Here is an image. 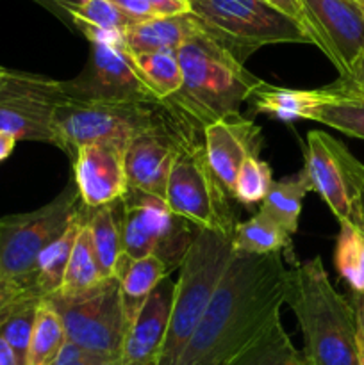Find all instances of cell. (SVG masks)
Here are the masks:
<instances>
[{
    "label": "cell",
    "mask_w": 364,
    "mask_h": 365,
    "mask_svg": "<svg viewBox=\"0 0 364 365\" xmlns=\"http://www.w3.org/2000/svg\"><path fill=\"white\" fill-rule=\"evenodd\" d=\"M288 278L282 253H234L177 365H227L234 360L280 317Z\"/></svg>",
    "instance_id": "1"
},
{
    "label": "cell",
    "mask_w": 364,
    "mask_h": 365,
    "mask_svg": "<svg viewBox=\"0 0 364 365\" xmlns=\"http://www.w3.org/2000/svg\"><path fill=\"white\" fill-rule=\"evenodd\" d=\"M177 57L182 88L161 102V107L178 125L200 134L213 121L239 113L241 103L248 102L263 82L203 29L178 46Z\"/></svg>",
    "instance_id": "2"
},
{
    "label": "cell",
    "mask_w": 364,
    "mask_h": 365,
    "mask_svg": "<svg viewBox=\"0 0 364 365\" xmlns=\"http://www.w3.org/2000/svg\"><path fill=\"white\" fill-rule=\"evenodd\" d=\"M285 303L302 330L307 365H360L355 310L332 285L321 257L289 269Z\"/></svg>",
    "instance_id": "3"
},
{
    "label": "cell",
    "mask_w": 364,
    "mask_h": 365,
    "mask_svg": "<svg viewBox=\"0 0 364 365\" xmlns=\"http://www.w3.org/2000/svg\"><path fill=\"white\" fill-rule=\"evenodd\" d=\"M163 114L177 134V153L168 177L166 205L196 230L232 239L238 225L232 196L207 160L203 134L178 125L164 110Z\"/></svg>",
    "instance_id": "4"
},
{
    "label": "cell",
    "mask_w": 364,
    "mask_h": 365,
    "mask_svg": "<svg viewBox=\"0 0 364 365\" xmlns=\"http://www.w3.org/2000/svg\"><path fill=\"white\" fill-rule=\"evenodd\" d=\"M232 257L231 237L207 230L195 232L191 246L178 266L181 273L175 282L170 321L157 365H177Z\"/></svg>",
    "instance_id": "5"
},
{
    "label": "cell",
    "mask_w": 364,
    "mask_h": 365,
    "mask_svg": "<svg viewBox=\"0 0 364 365\" xmlns=\"http://www.w3.org/2000/svg\"><path fill=\"white\" fill-rule=\"evenodd\" d=\"M189 6L203 32L243 64L266 45H313L305 29L268 0H189Z\"/></svg>",
    "instance_id": "6"
},
{
    "label": "cell",
    "mask_w": 364,
    "mask_h": 365,
    "mask_svg": "<svg viewBox=\"0 0 364 365\" xmlns=\"http://www.w3.org/2000/svg\"><path fill=\"white\" fill-rule=\"evenodd\" d=\"M159 121V103L81 98L68 93L54 110L52 145L74 159L81 146L103 141L127 145L134 135L150 130Z\"/></svg>",
    "instance_id": "7"
},
{
    "label": "cell",
    "mask_w": 364,
    "mask_h": 365,
    "mask_svg": "<svg viewBox=\"0 0 364 365\" xmlns=\"http://www.w3.org/2000/svg\"><path fill=\"white\" fill-rule=\"evenodd\" d=\"M81 209L77 185L70 184L32 212L0 217V277L34 296L32 280L39 255L66 230Z\"/></svg>",
    "instance_id": "8"
},
{
    "label": "cell",
    "mask_w": 364,
    "mask_h": 365,
    "mask_svg": "<svg viewBox=\"0 0 364 365\" xmlns=\"http://www.w3.org/2000/svg\"><path fill=\"white\" fill-rule=\"evenodd\" d=\"M46 302L52 303L59 314L68 341L93 355L120 360L132 319L116 278L106 280L98 289L81 298L52 296Z\"/></svg>",
    "instance_id": "9"
},
{
    "label": "cell",
    "mask_w": 364,
    "mask_h": 365,
    "mask_svg": "<svg viewBox=\"0 0 364 365\" xmlns=\"http://www.w3.org/2000/svg\"><path fill=\"white\" fill-rule=\"evenodd\" d=\"M120 228L128 259L157 255L168 271L181 266L195 237V227L175 216L166 202L128 189L120 200Z\"/></svg>",
    "instance_id": "10"
},
{
    "label": "cell",
    "mask_w": 364,
    "mask_h": 365,
    "mask_svg": "<svg viewBox=\"0 0 364 365\" xmlns=\"http://www.w3.org/2000/svg\"><path fill=\"white\" fill-rule=\"evenodd\" d=\"M68 96L66 82L7 70L0 81V130L20 141L54 143L56 107Z\"/></svg>",
    "instance_id": "11"
},
{
    "label": "cell",
    "mask_w": 364,
    "mask_h": 365,
    "mask_svg": "<svg viewBox=\"0 0 364 365\" xmlns=\"http://www.w3.org/2000/svg\"><path fill=\"white\" fill-rule=\"evenodd\" d=\"M91 56L86 70L66 82L68 93L81 98L114 100V102L161 103L125 50L121 36L91 39Z\"/></svg>",
    "instance_id": "12"
},
{
    "label": "cell",
    "mask_w": 364,
    "mask_h": 365,
    "mask_svg": "<svg viewBox=\"0 0 364 365\" xmlns=\"http://www.w3.org/2000/svg\"><path fill=\"white\" fill-rule=\"evenodd\" d=\"M305 29L338 70L339 78L352 75L364 57V6L359 0H300Z\"/></svg>",
    "instance_id": "13"
},
{
    "label": "cell",
    "mask_w": 364,
    "mask_h": 365,
    "mask_svg": "<svg viewBox=\"0 0 364 365\" xmlns=\"http://www.w3.org/2000/svg\"><path fill=\"white\" fill-rule=\"evenodd\" d=\"M359 160L323 130L307 134L305 170L310 187L321 196L339 225L352 220V191Z\"/></svg>",
    "instance_id": "14"
},
{
    "label": "cell",
    "mask_w": 364,
    "mask_h": 365,
    "mask_svg": "<svg viewBox=\"0 0 364 365\" xmlns=\"http://www.w3.org/2000/svg\"><path fill=\"white\" fill-rule=\"evenodd\" d=\"M175 153L177 134L161 109L159 125L134 135L125 146V178L128 189L166 202L168 177Z\"/></svg>",
    "instance_id": "15"
},
{
    "label": "cell",
    "mask_w": 364,
    "mask_h": 365,
    "mask_svg": "<svg viewBox=\"0 0 364 365\" xmlns=\"http://www.w3.org/2000/svg\"><path fill=\"white\" fill-rule=\"evenodd\" d=\"M125 143L103 141L77 150L74 177L86 209L95 210L120 202L128 191L125 178Z\"/></svg>",
    "instance_id": "16"
},
{
    "label": "cell",
    "mask_w": 364,
    "mask_h": 365,
    "mask_svg": "<svg viewBox=\"0 0 364 365\" xmlns=\"http://www.w3.org/2000/svg\"><path fill=\"white\" fill-rule=\"evenodd\" d=\"M264 138L253 120L231 113L203 128V148L218 180L232 196L236 177L248 157H261Z\"/></svg>",
    "instance_id": "17"
},
{
    "label": "cell",
    "mask_w": 364,
    "mask_h": 365,
    "mask_svg": "<svg viewBox=\"0 0 364 365\" xmlns=\"http://www.w3.org/2000/svg\"><path fill=\"white\" fill-rule=\"evenodd\" d=\"M173 289V282L164 278L143 302L128 324L118 365H157L170 321Z\"/></svg>",
    "instance_id": "18"
},
{
    "label": "cell",
    "mask_w": 364,
    "mask_h": 365,
    "mask_svg": "<svg viewBox=\"0 0 364 365\" xmlns=\"http://www.w3.org/2000/svg\"><path fill=\"white\" fill-rule=\"evenodd\" d=\"M200 31L202 27L193 13L152 18L125 29L121 34V43L132 56L161 52V50H177Z\"/></svg>",
    "instance_id": "19"
},
{
    "label": "cell",
    "mask_w": 364,
    "mask_h": 365,
    "mask_svg": "<svg viewBox=\"0 0 364 365\" xmlns=\"http://www.w3.org/2000/svg\"><path fill=\"white\" fill-rule=\"evenodd\" d=\"M86 220H88V209L82 205V209L71 220L66 230L52 245L46 246L39 255L38 262H36L34 280H32V294L41 302L59 292L61 285H63L64 271H66L68 260L71 255V248H74L79 230L86 223Z\"/></svg>",
    "instance_id": "20"
},
{
    "label": "cell",
    "mask_w": 364,
    "mask_h": 365,
    "mask_svg": "<svg viewBox=\"0 0 364 365\" xmlns=\"http://www.w3.org/2000/svg\"><path fill=\"white\" fill-rule=\"evenodd\" d=\"M293 235H289L278 223L266 214L259 212L250 220L236 225L232 235V252L236 255H270L282 253L285 260L296 266L293 257Z\"/></svg>",
    "instance_id": "21"
},
{
    "label": "cell",
    "mask_w": 364,
    "mask_h": 365,
    "mask_svg": "<svg viewBox=\"0 0 364 365\" xmlns=\"http://www.w3.org/2000/svg\"><path fill=\"white\" fill-rule=\"evenodd\" d=\"M118 205L120 202L102 207V209H88L89 237H91V246L100 266V273L106 280L116 278L127 260L123 242H121L120 217L116 214Z\"/></svg>",
    "instance_id": "22"
},
{
    "label": "cell",
    "mask_w": 364,
    "mask_h": 365,
    "mask_svg": "<svg viewBox=\"0 0 364 365\" xmlns=\"http://www.w3.org/2000/svg\"><path fill=\"white\" fill-rule=\"evenodd\" d=\"M321 100L320 89H289L261 82L253 89L248 102L257 113L268 114L282 121L310 120V114Z\"/></svg>",
    "instance_id": "23"
},
{
    "label": "cell",
    "mask_w": 364,
    "mask_h": 365,
    "mask_svg": "<svg viewBox=\"0 0 364 365\" xmlns=\"http://www.w3.org/2000/svg\"><path fill=\"white\" fill-rule=\"evenodd\" d=\"M310 191L313 187H310L309 177L302 168L298 173L273 180L266 198L261 202L259 210L271 217L275 223L280 225L289 235H295L298 232L303 198Z\"/></svg>",
    "instance_id": "24"
},
{
    "label": "cell",
    "mask_w": 364,
    "mask_h": 365,
    "mask_svg": "<svg viewBox=\"0 0 364 365\" xmlns=\"http://www.w3.org/2000/svg\"><path fill=\"white\" fill-rule=\"evenodd\" d=\"M103 282H106V278L100 273V266L96 262L91 237H89L88 220H86L74 242L70 260H68L66 271H64L63 285L56 296L66 299L81 298V296H86L98 289Z\"/></svg>",
    "instance_id": "25"
},
{
    "label": "cell",
    "mask_w": 364,
    "mask_h": 365,
    "mask_svg": "<svg viewBox=\"0 0 364 365\" xmlns=\"http://www.w3.org/2000/svg\"><path fill=\"white\" fill-rule=\"evenodd\" d=\"M168 274H170V271H168L166 264L157 255H146L143 259L136 260L127 257L116 280L120 284L121 294L125 298V305H127L131 319H134L143 302L148 298L150 292L164 278H168Z\"/></svg>",
    "instance_id": "26"
},
{
    "label": "cell",
    "mask_w": 364,
    "mask_h": 365,
    "mask_svg": "<svg viewBox=\"0 0 364 365\" xmlns=\"http://www.w3.org/2000/svg\"><path fill=\"white\" fill-rule=\"evenodd\" d=\"M227 365H307V362L295 348L278 317Z\"/></svg>",
    "instance_id": "27"
},
{
    "label": "cell",
    "mask_w": 364,
    "mask_h": 365,
    "mask_svg": "<svg viewBox=\"0 0 364 365\" xmlns=\"http://www.w3.org/2000/svg\"><path fill=\"white\" fill-rule=\"evenodd\" d=\"M318 121L350 138L364 139V98L341 95L330 86L321 88V100L310 114Z\"/></svg>",
    "instance_id": "28"
},
{
    "label": "cell",
    "mask_w": 364,
    "mask_h": 365,
    "mask_svg": "<svg viewBox=\"0 0 364 365\" xmlns=\"http://www.w3.org/2000/svg\"><path fill=\"white\" fill-rule=\"evenodd\" d=\"M66 342L63 321L52 303L43 299L36 310L25 365H52Z\"/></svg>",
    "instance_id": "29"
},
{
    "label": "cell",
    "mask_w": 364,
    "mask_h": 365,
    "mask_svg": "<svg viewBox=\"0 0 364 365\" xmlns=\"http://www.w3.org/2000/svg\"><path fill=\"white\" fill-rule=\"evenodd\" d=\"M132 59L145 84L159 102L173 96L182 88V70L178 64L177 50L139 53L132 56Z\"/></svg>",
    "instance_id": "30"
},
{
    "label": "cell",
    "mask_w": 364,
    "mask_h": 365,
    "mask_svg": "<svg viewBox=\"0 0 364 365\" xmlns=\"http://www.w3.org/2000/svg\"><path fill=\"white\" fill-rule=\"evenodd\" d=\"M334 262L339 277L353 292L364 291V227L363 225H339Z\"/></svg>",
    "instance_id": "31"
},
{
    "label": "cell",
    "mask_w": 364,
    "mask_h": 365,
    "mask_svg": "<svg viewBox=\"0 0 364 365\" xmlns=\"http://www.w3.org/2000/svg\"><path fill=\"white\" fill-rule=\"evenodd\" d=\"M71 27L79 29L84 34L89 31L120 32L131 27L134 21L125 16L109 0H81L70 11Z\"/></svg>",
    "instance_id": "32"
},
{
    "label": "cell",
    "mask_w": 364,
    "mask_h": 365,
    "mask_svg": "<svg viewBox=\"0 0 364 365\" xmlns=\"http://www.w3.org/2000/svg\"><path fill=\"white\" fill-rule=\"evenodd\" d=\"M271 184H273V175L270 164L261 157H248L238 171L232 187V200L252 207L266 198Z\"/></svg>",
    "instance_id": "33"
},
{
    "label": "cell",
    "mask_w": 364,
    "mask_h": 365,
    "mask_svg": "<svg viewBox=\"0 0 364 365\" xmlns=\"http://www.w3.org/2000/svg\"><path fill=\"white\" fill-rule=\"evenodd\" d=\"M39 302L41 299H29V302H25L0 327V337L11 346V349L16 353L18 360L24 365L25 359H27L29 344H31L32 327H34L36 310H38Z\"/></svg>",
    "instance_id": "34"
},
{
    "label": "cell",
    "mask_w": 364,
    "mask_h": 365,
    "mask_svg": "<svg viewBox=\"0 0 364 365\" xmlns=\"http://www.w3.org/2000/svg\"><path fill=\"white\" fill-rule=\"evenodd\" d=\"M29 299H38L34 296H31L29 292L21 291L20 287H16L11 282L4 280L0 277V327H2L4 321L14 312L20 305H24Z\"/></svg>",
    "instance_id": "35"
},
{
    "label": "cell",
    "mask_w": 364,
    "mask_h": 365,
    "mask_svg": "<svg viewBox=\"0 0 364 365\" xmlns=\"http://www.w3.org/2000/svg\"><path fill=\"white\" fill-rule=\"evenodd\" d=\"M332 89H335L341 95L355 96V98H364V57L353 68L352 75L346 78H338L334 84H330Z\"/></svg>",
    "instance_id": "36"
},
{
    "label": "cell",
    "mask_w": 364,
    "mask_h": 365,
    "mask_svg": "<svg viewBox=\"0 0 364 365\" xmlns=\"http://www.w3.org/2000/svg\"><path fill=\"white\" fill-rule=\"evenodd\" d=\"M109 2L113 4V6H116L125 16L131 18L134 24L157 18L156 13L150 9V6L145 2V0H109Z\"/></svg>",
    "instance_id": "37"
},
{
    "label": "cell",
    "mask_w": 364,
    "mask_h": 365,
    "mask_svg": "<svg viewBox=\"0 0 364 365\" xmlns=\"http://www.w3.org/2000/svg\"><path fill=\"white\" fill-rule=\"evenodd\" d=\"M157 18L177 16V14L191 13L189 0H145Z\"/></svg>",
    "instance_id": "38"
},
{
    "label": "cell",
    "mask_w": 364,
    "mask_h": 365,
    "mask_svg": "<svg viewBox=\"0 0 364 365\" xmlns=\"http://www.w3.org/2000/svg\"><path fill=\"white\" fill-rule=\"evenodd\" d=\"M34 2H38L39 6L45 7L46 11H50L52 14H56V16L59 18L63 24L70 25V27H71L70 11H71V7L77 6L81 0H34ZM71 29H74V27H71Z\"/></svg>",
    "instance_id": "39"
},
{
    "label": "cell",
    "mask_w": 364,
    "mask_h": 365,
    "mask_svg": "<svg viewBox=\"0 0 364 365\" xmlns=\"http://www.w3.org/2000/svg\"><path fill=\"white\" fill-rule=\"evenodd\" d=\"M353 310L357 317V334H359V351H360V365H364V291L350 294Z\"/></svg>",
    "instance_id": "40"
},
{
    "label": "cell",
    "mask_w": 364,
    "mask_h": 365,
    "mask_svg": "<svg viewBox=\"0 0 364 365\" xmlns=\"http://www.w3.org/2000/svg\"><path fill=\"white\" fill-rule=\"evenodd\" d=\"M268 2H270L273 7H277V9L280 11V13H284L285 16L298 21V24L305 29V18H303V9L300 0H268ZM307 34H309V32H307Z\"/></svg>",
    "instance_id": "41"
},
{
    "label": "cell",
    "mask_w": 364,
    "mask_h": 365,
    "mask_svg": "<svg viewBox=\"0 0 364 365\" xmlns=\"http://www.w3.org/2000/svg\"><path fill=\"white\" fill-rule=\"evenodd\" d=\"M16 141L18 139L14 138L13 134L0 130V163H4V160L13 153L14 146H16Z\"/></svg>",
    "instance_id": "42"
},
{
    "label": "cell",
    "mask_w": 364,
    "mask_h": 365,
    "mask_svg": "<svg viewBox=\"0 0 364 365\" xmlns=\"http://www.w3.org/2000/svg\"><path fill=\"white\" fill-rule=\"evenodd\" d=\"M0 365H24L2 337H0Z\"/></svg>",
    "instance_id": "43"
},
{
    "label": "cell",
    "mask_w": 364,
    "mask_h": 365,
    "mask_svg": "<svg viewBox=\"0 0 364 365\" xmlns=\"http://www.w3.org/2000/svg\"><path fill=\"white\" fill-rule=\"evenodd\" d=\"M6 71H7V68L0 66V81H2V77H4V75H6Z\"/></svg>",
    "instance_id": "44"
},
{
    "label": "cell",
    "mask_w": 364,
    "mask_h": 365,
    "mask_svg": "<svg viewBox=\"0 0 364 365\" xmlns=\"http://www.w3.org/2000/svg\"><path fill=\"white\" fill-rule=\"evenodd\" d=\"M359 2H360V4H363V6H364V0H359Z\"/></svg>",
    "instance_id": "45"
}]
</instances>
